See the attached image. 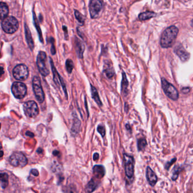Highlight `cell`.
Wrapping results in <instances>:
<instances>
[{"instance_id": "1", "label": "cell", "mask_w": 193, "mask_h": 193, "mask_svg": "<svg viewBox=\"0 0 193 193\" xmlns=\"http://www.w3.org/2000/svg\"><path fill=\"white\" fill-rule=\"evenodd\" d=\"M179 33V29L175 26L166 28L163 31L160 38V45L163 48L172 47Z\"/></svg>"}, {"instance_id": "2", "label": "cell", "mask_w": 193, "mask_h": 193, "mask_svg": "<svg viewBox=\"0 0 193 193\" xmlns=\"http://www.w3.org/2000/svg\"><path fill=\"white\" fill-rule=\"evenodd\" d=\"M19 24L17 18L8 16L2 20L1 27L3 31L8 34H13L18 31Z\"/></svg>"}, {"instance_id": "3", "label": "cell", "mask_w": 193, "mask_h": 193, "mask_svg": "<svg viewBox=\"0 0 193 193\" xmlns=\"http://www.w3.org/2000/svg\"><path fill=\"white\" fill-rule=\"evenodd\" d=\"M36 65L39 71L43 76H47L50 74V70L47 64V56L44 51H39L36 58Z\"/></svg>"}, {"instance_id": "4", "label": "cell", "mask_w": 193, "mask_h": 193, "mask_svg": "<svg viewBox=\"0 0 193 193\" xmlns=\"http://www.w3.org/2000/svg\"><path fill=\"white\" fill-rule=\"evenodd\" d=\"M162 90L168 98L173 101H177L179 99V94L178 90L164 78L162 79Z\"/></svg>"}, {"instance_id": "5", "label": "cell", "mask_w": 193, "mask_h": 193, "mask_svg": "<svg viewBox=\"0 0 193 193\" xmlns=\"http://www.w3.org/2000/svg\"><path fill=\"white\" fill-rule=\"evenodd\" d=\"M32 88L36 99L39 103H43L45 99V95L41 84L40 79L34 76L32 79Z\"/></svg>"}, {"instance_id": "6", "label": "cell", "mask_w": 193, "mask_h": 193, "mask_svg": "<svg viewBox=\"0 0 193 193\" xmlns=\"http://www.w3.org/2000/svg\"><path fill=\"white\" fill-rule=\"evenodd\" d=\"M13 76L16 80L24 81L27 80L29 75V71L27 66L24 64H20L14 68Z\"/></svg>"}, {"instance_id": "7", "label": "cell", "mask_w": 193, "mask_h": 193, "mask_svg": "<svg viewBox=\"0 0 193 193\" xmlns=\"http://www.w3.org/2000/svg\"><path fill=\"white\" fill-rule=\"evenodd\" d=\"M10 164L15 167H24L28 163L26 156L21 153H14L10 157Z\"/></svg>"}, {"instance_id": "8", "label": "cell", "mask_w": 193, "mask_h": 193, "mask_svg": "<svg viewBox=\"0 0 193 193\" xmlns=\"http://www.w3.org/2000/svg\"><path fill=\"white\" fill-rule=\"evenodd\" d=\"M23 111L26 116L29 118H35L39 113V109L37 103L33 101L24 103L23 104Z\"/></svg>"}, {"instance_id": "9", "label": "cell", "mask_w": 193, "mask_h": 193, "mask_svg": "<svg viewBox=\"0 0 193 193\" xmlns=\"http://www.w3.org/2000/svg\"><path fill=\"white\" fill-rule=\"evenodd\" d=\"M124 162L126 176L129 179L133 177L134 174V159L128 154H124Z\"/></svg>"}, {"instance_id": "10", "label": "cell", "mask_w": 193, "mask_h": 193, "mask_svg": "<svg viewBox=\"0 0 193 193\" xmlns=\"http://www.w3.org/2000/svg\"><path fill=\"white\" fill-rule=\"evenodd\" d=\"M27 86L21 82H14L11 86V92L14 96L18 99H22L27 94Z\"/></svg>"}, {"instance_id": "11", "label": "cell", "mask_w": 193, "mask_h": 193, "mask_svg": "<svg viewBox=\"0 0 193 193\" xmlns=\"http://www.w3.org/2000/svg\"><path fill=\"white\" fill-rule=\"evenodd\" d=\"M103 8V5L101 0H90L89 4V11L92 19L98 18Z\"/></svg>"}, {"instance_id": "12", "label": "cell", "mask_w": 193, "mask_h": 193, "mask_svg": "<svg viewBox=\"0 0 193 193\" xmlns=\"http://www.w3.org/2000/svg\"><path fill=\"white\" fill-rule=\"evenodd\" d=\"M50 64H51L52 70V72H53V80H54V82H55V83H56V84H57L59 86H63V90H64V92H65V95H66V96H67L66 88L65 84L63 80V78L59 75V73H58V72H57V71L56 70V67H54V65L53 64V62L52 59L50 58Z\"/></svg>"}, {"instance_id": "13", "label": "cell", "mask_w": 193, "mask_h": 193, "mask_svg": "<svg viewBox=\"0 0 193 193\" xmlns=\"http://www.w3.org/2000/svg\"><path fill=\"white\" fill-rule=\"evenodd\" d=\"M174 51L183 62L187 61L190 58V54L181 44L177 45L174 49Z\"/></svg>"}, {"instance_id": "14", "label": "cell", "mask_w": 193, "mask_h": 193, "mask_svg": "<svg viewBox=\"0 0 193 193\" xmlns=\"http://www.w3.org/2000/svg\"><path fill=\"white\" fill-rule=\"evenodd\" d=\"M146 179L148 181V184L151 186H154L156 184L157 182V177L154 171L150 167L146 168Z\"/></svg>"}, {"instance_id": "15", "label": "cell", "mask_w": 193, "mask_h": 193, "mask_svg": "<svg viewBox=\"0 0 193 193\" xmlns=\"http://www.w3.org/2000/svg\"><path fill=\"white\" fill-rule=\"evenodd\" d=\"M75 48L78 57L80 58H82L83 53L85 49V46L84 45L83 42L78 38H76Z\"/></svg>"}, {"instance_id": "16", "label": "cell", "mask_w": 193, "mask_h": 193, "mask_svg": "<svg viewBox=\"0 0 193 193\" xmlns=\"http://www.w3.org/2000/svg\"><path fill=\"white\" fill-rule=\"evenodd\" d=\"M24 31H25V36L27 41V44L28 45L29 48H30L31 50H33L34 49V42L33 40L32 37L31 33L26 23L24 24Z\"/></svg>"}, {"instance_id": "17", "label": "cell", "mask_w": 193, "mask_h": 193, "mask_svg": "<svg viewBox=\"0 0 193 193\" xmlns=\"http://www.w3.org/2000/svg\"><path fill=\"white\" fill-rule=\"evenodd\" d=\"M93 173L96 178L101 179L105 175V168L103 166H95L93 168Z\"/></svg>"}, {"instance_id": "18", "label": "cell", "mask_w": 193, "mask_h": 193, "mask_svg": "<svg viewBox=\"0 0 193 193\" xmlns=\"http://www.w3.org/2000/svg\"><path fill=\"white\" fill-rule=\"evenodd\" d=\"M98 184L99 183L97 182L96 180H95L94 179H92L85 186V193H92L95 190H96L97 188V187L98 186Z\"/></svg>"}, {"instance_id": "19", "label": "cell", "mask_w": 193, "mask_h": 193, "mask_svg": "<svg viewBox=\"0 0 193 193\" xmlns=\"http://www.w3.org/2000/svg\"><path fill=\"white\" fill-rule=\"evenodd\" d=\"M9 10L8 6L5 2H1L0 4V17L1 19L2 20L5 18L8 17Z\"/></svg>"}, {"instance_id": "20", "label": "cell", "mask_w": 193, "mask_h": 193, "mask_svg": "<svg viewBox=\"0 0 193 193\" xmlns=\"http://www.w3.org/2000/svg\"><path fill=\"white\" fill-rule=\"evenodd\" d=\"M129 86V82L127 79L126 74L124 72L122 73V80L121 82L122 94L124 96L127 95V88Z\"/></svg>"}, {"instance_id": "21", "label": "cell", "mask_w": 193, "mask_h": 193, "mask_svg": "<svg viewBox=\"0 0 193 193\" xmlns=\"http://www.w3.org/2000/svg\"><path fill=\"white\" fill-rule=\"evenodd\" d=\"M156 16V14L152 11H146L143 13H141L139 14L138 15V18L139 20L141 21H144L150 19L155 17Z\"/></svg>"}, {"instance_id": "22", "label": "cell", "mask_w": 193, "mask_h": 193, "mask_svg": "<svg viewBox=\"0 0 193 193\" xmlns=\"http://www.w3.org/2000/svg\"><path fill=\"white\" fill-rule=\"evenodd\" d=\"M104 73L105 74V75L108 77L109 79H111L114 76L115 72L114 68L111 64H109V63L105 64L104 66Z\"/></svg>"}, {"instance_id": "23", "label": "cell", "mask_w": 193, "mask_h": 193, "mask_svg": "<svg viewBox=\"0 0 193 193\" xmlns=\"http://www.w3.org/2000/svg\"><path fill=\"white\" fill-rule=\"evenodd\" d=\"M1 186L2 189H5L9 184V176L5 172H1L0 175Z\"/></svg>"}, {"instance_id": "24", "label": "cell", "mask_w": 193, "mask_h": 193, "mask_svg": "<svg viewBox=\"0 0 193 193\" xmlns=\"http://www.w3.org/2000/svg\"><path fill=\"white\" fill-rule=\"evenodd\" d=\"M91 95H92V98L94 99L95 101L96 102V103H97L99 106H101L102 105V103L99 97V94L98 92L96 90V89L95 88L94 86L91 85Z\"/></svg>"}, {"instance_id": "25", "label": "cell", "mask_w": 193, "mask_h": 193, "mask_svg": "<svg viewBox=\"0 0 193 193\" xmlns=\"http://www.w3.org/2000/svg\"><path fill=\"white\" fill-rule=\"evenodd\" d=\"M33 20H34V25L36 27V30L38 33V35L39 36L40 38V40L42 43H43V36H42V33H41V30L40 28V25L39 23L38 22L37 19L36 18V15L35 12L33 11Z\"/></svg>"}, {"instance_id": "26", "label": "cell", "mask_w": 193, "mask_h": 193, "mask_svg": "<svg viewBox=\"0 0 193 193\" xmlns=\"http://www.w3.org/2000/svg\"><path fill=\"white\" fill-rule=\"evenodd\" d=\"M81 126V122L77 119H75L73 121V125L72 126V133L76 134L78 133Z\"/></svg>"}, {"instance_id": "27", "label": "cell", "mask_w": 193, "mask_h": 193, "mask_svg": "<svg viewBox=\"0 0 193 193\" xmlns=\"http://www.w3.org/2000/svg\"><path fill=\"white\" fill-rule=\"evenodd\" d=\"M75 16H76V19L78 20V23L81 25L83 26L85 22V19L84 18V17L81 14V13L79 11H78L76 10H75Z\"/></svg>"}, {"instance_id": "28", "label": "cell", "mask_w": 193, "mask_h": 193, "mask_svg": "<svg viewBox=\"0 0 193 193\" xmlns=\"http://www.w3.org/2000/svg\"><path fill=\"white\" fill-rule=\"evenodd\" d=\"M180 167L178 166H175L174 168L173 169V172H172V180L174 181H176V180L178 179L179 176V173H180Z\"/></svg>"}, {"instance_id": "29", "label": "cell", "mask_w": 193, "mask_h": 193, "mask_svg": "<svg viewBox=\"0 0 193 193\" xmlns=\"http://www.w3.org/2000/svg\"><path fill=\"white\" fill-rule=\"evenodd\" d=\"M147 145V143L146 140L144 139H140L138 141V151H142L144 150L146 146Z\"/></svg>"}, {"instance_id": "30", "label": "cell", "mask_w": 193, "mask_h": 193, "mask_svg": "<svg viewBox=\"0 0 193 193\" xmlns=\"http://www.w3.org/2000/svg\"><path fill=\"white\" fill-rule=\"evenodd\" d=\"M66 68L67 72H69V73H72V70L74 68V63H73L72 61L70 59H67V61L66 62Z\"/></svg>"}, {"instance_id": "31", "label": "cell", "mask_w": 193, "mask_h": 193, "mask_svg": "<svg viewBox=\"0 0 193 193\" xmlns=\"http://www.w3.org/2000/svg\"><path fill=\"white\" fill-rule=\"evenodd\" d=\"M65 193H77L76 187L74 185L67 186L65 190Z\"/></svg>"}, {"instance_id": "32", "label": "cell", "mask_w": 193, "mask_h": 193, "mask_svg": "<svg viewBox=\"0 0 193 193\" xmlns=\"http://www.w3.org/2000/svg\"><path fill=\"white\" fill-rule=\"evenodd\" d=\"M176 160H177V158L174 157L171 160V161L166 162V164H165V169L167 171H169V168L176 162Z\"/></svg>"}, {"instance_id": "33", "label": "cell", "mask_w": 193, "mask_h": 193, "mask_svg": "<svg viewBox=\"0 0 193 193\" xmlns=\"http://www.w3.org/2000/svg\"><path fill=\"white\" fill-rule=\"evenodd\" d=\"M98 132H99L100 135H101V136L104 137V135H105V126L103 125H99L98 126V129H97Z\"/></svg>"}, {"instance_id": "34", "label": "cell", "mask_w": 193, "mask_h": 193, "mask_svg": "<svg viewBox=\"0 0 193 193\" xmlns=\"http://www.w3.org/2000/svg\"><path fill=\"white\" fill-rule=\"evenodd\" d=\"M51 40L50 41L52 42V47H51V53L53 55L56 54V49L54 46V39L53 37H50Z\"/></svg>"}, {"instance_id": "35", "label": "cell", "mask_w": 193, "mask_h": 193, "mask_svg": "<svg viewBox=\"0 0 193 193\" xmlns=\"http://www.w3.org/2000/svg\"><path fill=\"white\" fill-rule=\"evenodd\" d=\"M31 173H32V175H33L34 176H38L39 174V172L36 169L32 170L31 171Z\"/></svg>"}, {"instance_id": "36", "label": "cell", "mask_w": 193, "mask_h": 193, "mask_svg": "<svg viewBox=\"0 0 193 193\" xmlns=\"http://www.w3.org/2000/svg\"><path fill=\"white\" fill-rule=\"evenodd\" d=\"M190 89L189 88L186 87V88H184L182 89V92L184 93H189V92H190Z\"/></svg>"}, {"instance_id": "37", "label": "cell", "mask_w": 193, "mask_h": 193, "mask_svg": "<svg viewBox=\"0 0 193 193\" xmlns=\"http://www.w3.org/2000/svg\"><path fill=\"white\" fill-rule=\"evenodd\" d=\"M99 155L98 153H95L94 155V157H93V159H94V160H97L98 159H99Z\"/></svg>"}, {"instance_id": "38", "label": "cell", "mask_w": 193, "mask_h": 193, "mask_svg": "<svg viewBox=\"0 0 193 193\" xmlns=\"http://www.w3.org/2000/svg\"><path fill=\"white\" fill-rule=\"evenodd\" d=\"M63 30L64 31V32H65V37H67V27H66V26H63Z\"/></svg>"}, {"instance_id": "39", "label": "cell", "mask_w": 193, "mask_h": 193, "mask_svg": "<svg viewBox=\"0 0 193 193\" xmlns=\"http://www.w3.org/2000/svg\"><path fill=\"white\" fill-rule=\"evenodd\" d=\"M26 135H28V136H30V137H34V134H32L31 132H26Z\"/></svg>"}, {"instance_id": "40", "label": "cell", "mask_w": 193, "mask_h": 193, "mask_svg": "<svg viewBox=\"0 0 193 193\" xmlns=\"http://www.w3.org/2000/svg\"><path fill=\"white\" fill-rule=\"evenodd\" d=\"M53 154L54 155H55V156H57L58 154H59V152L58 151H57V150H55V151H54L53 152Z\"/></svg>"}, {"instance_id": "41", "label": "cell", "mask_w": 193, "mask_h": 193, "mask_svg": "<svg viewBox=\"0 0 193 193\" xmlns=\"http://www.w3.org/2000/svg\"><path fill=\"white\" fill-rule=\"evenodd\" d=\"M191 26L193 27V20H191Z\"/></svg>"}]
</instances>
